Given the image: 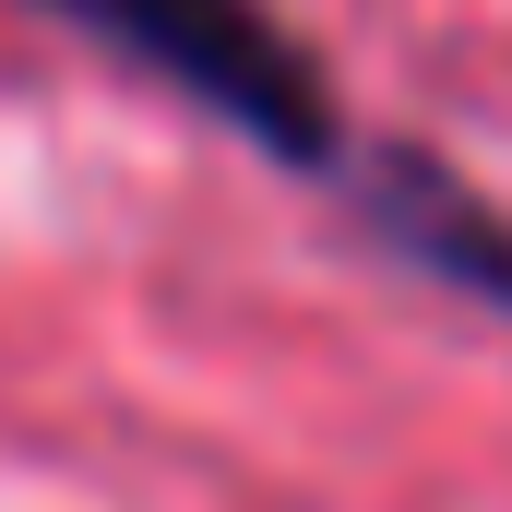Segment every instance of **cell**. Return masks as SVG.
I'll return each instance as SVG.
<instances>
[{
  "instance_id": "6da1fadb",
  "label": "cell",
  "mask_w": 512,
  "mask_h": 512,
  "mask_svg": "<svg viewBox=\"0 0 512 512\" xmlns=\"http://www.w3.org/2000/svg\"><path fill=\"white\" fill-rule=\"evenodd\" d=\"M60 24H84L96 48H120L131 72L179 84L191 108L262 143V155H298V167H334L346 120H334V84L310 72V48L262 12V0H48Z\"/></svg>"
},
{
  "instance_id": "7a4b0ae2",
  "label": "cell",
  "mask_w": 512,
  "mask_h": 512,
  "mask_svg": "<svg viewBox=\"0 0 512 512\" xmlns=\"http://www.w3.org/2000/svg\"><path fill=\"white\" fill-rule=\"evenodd\" d=\"M370 203H382V227L405 239V251H429L453 286H489V298L512 310V239H501V215H489L477 191H453V179L417 167V155H382Z\"/></svg>"
}]
</instances>
